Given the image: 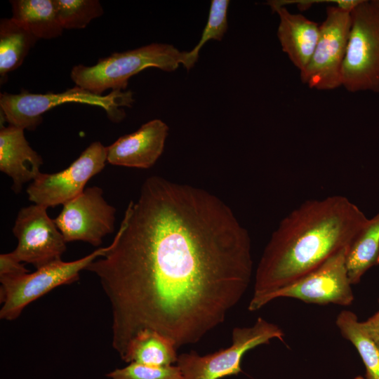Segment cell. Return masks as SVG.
Listing matches in <instances>:
<instances>
[{"label":"cell","mask_w":379,"mask_h":379,"mask_svg":"<svg viewBox=\"0 0 379 379\" xmlns=\"http://www.w3.org/2000/svg\"><path fill=\"white\" fill-rule=\"evenodd\" d=\"M106 253L86 270L99 278L121 358L149 329L178 349L222 324L253 273L247 230L211 192L152 175L128 204Z\"/></svg>","instance_id":"1"},{"label":"cell","mask_w":379,"mask_h":379,"mask_svg":"<svg viewBox=\"0 0 379 379\" xmlns=\"http://www.w3.org/2000/svg\"><path fill=\"white\" fill-rule=\"evenodd\" d=\"M367 220L341 195L305 201L272 233L256 269L251 301L293 283L348 248Z\"/></svg>","instance_id":"2"},{"label":"cell","mask_w":379,"mask_h":379,"mask_svg":"<svg viewBox=\"0 0 379 379\" xmlns=\"http://www.w3.org/2000/svg\"><path fill=\"white\" fill-rule=\"evenodd\" d=\"M181 52L168 44L152 43L135 49L114 53L92 66L75 65L70 78L76 86L102 95L107 90L124 91L129 79L148 67L175 71L185 60Z\"/></svg>","instance_id":"3"},{"label":"cell","mask_w":379,"mask_h":379,"mask_svg":"<svg viewBox=\"0 0 379 379\" xmlns=\"http://www.w3.org/2000/svg\"><path fill=\"white\" fill-rule=\"evenodd\" d=\"M134 102L131 91H112L107 95H96L75 86L62 93H33L22 91L18 94H0L1 112L9 125L24 130H34L43 121V114L52 108L68 102H77L100 107L113 122L121 121L126 117L124 107H131Z\"/></svg>","instance_id":"4"},{"label":"cell","mask_w":379,"mask_h":379,"mask_svg":"<svg viewBox=\"0 0 379 379\" xmlns=\"http://www.w3.org/2000/svg\"><path fill=\"white\" fill-rule=\"evenodd\" d=\"M350 15L342 86L351 93H379V0H361Z\"/></svg>","instance_id":"5"},{"label":"cell","mask_w":379,"mask_h":379,"mask_svg":"<svg viewBox=\"0 0 379 379\" xmlns=\"http://www.w3.org/2000/svg\"><path fill=\"white\" fill-rule=\"evenodd\" d=\"M109 246L100 247L84 258L71 262L62 260L50 263L32 273L7 279H0V318L14 320L30 302L62 284H69L79 279L80 272L96 258L103 256Z\"/></svg>","instance_id":"6"},{"label":"cell","mask_w":379,"mask_h":379,"mask_svg":"<svg viewBox=\"0 0 379 379\" xmlns=\"http://www.w3.org/2000/svg\"><path fill=\"white\" fill-rule=\"evenodd\" d=\"M284 335L277 325L258 317L252 326L233 329L229 347L204 356L193 351L182 353L178 355L176 365L185 379H220L237 375L241 371V359L246 352L274 338L283 340Z\"/></svg>","instance_id":"7"},{"label":"cell","mask_w":379,"mask_h":379,"mask_svg":"<svg viewBox=\"0 0 379 379\" xmlns=\"http://www.w3.org/2000/svg\"><path fill=\"white\" fill-rule=\"evenodd\" d=\"M347 248L340 250L319 267L293 283L257 300L250 301L248 310H258L279 298H295L317 305L334 304L345 307L352 305L354 296L345 265Z\"/></svg>","instance_id":"8"},{"label":"cell","mask_w":379,"mask_h":379,"mask_svg":"<svg viewBox=\"0 0 379 379\" xmlns=\"http://www.w3.org/2000/svg\"><path fill=\"white\" fill-rule=\"evenodd\" d=\"M351 11L328 6L313 55L301 81L310 88L330 91L342 86L341 71L351 28Z\"/></svg>","instance_id":"9"},{"label":"cell","mask_w":379,"mask_h":379,"mask_svg":"<svg viewBox=\"0 0 379 379\" xmlns=\"http://www.w3.org/2000/svg\"><path fill=\"white\" fill-rule=\"evenodd\" d=\"M107 154V147L95 141L63 171L41 173L27 189L29 200L46 208L63 206L81 194L88 181L102 171Z\"/></svg>","instance_id":"10"},{"label":"cell","mask_w":379,"mask_h":379,"mask_svg":"<svg viewBox=\"0 0 379 379\" xmlns=\"http://www.w3.org/2000/svg\"><path fill=\"white\" fill-rule=\"evenodd\" d=\"M116 212L103 197L102 189L93 186L65 204L54 222L66 242L81 241L100 246L114 230Z\"/></svg>","instance_id":"11"},{"label":"cell","mask_w":379,"mask_h":379,"mask_svg":"<svg viewBox=\"0 0 379 379\" xmlns=\"http://www.w3.org/2000/svg\"><path fill=\"white\" fill-rule=\"evenodd\" d=\"M47 208L35 204L22 208L13 227L18 244L11 253L36 269L60 260L66 251L67 242Z\"/></svg>","instance_id":"12"},{"label":"cell","mask_w":379,"mask_h":379,"mask_svg":"<svg viewBox=\"0 0 379 379\" xmlns=\"http://www.w3.org/2000/svg\"><path fill=\"white\" fill-rule=\"evenodd\" d=\"M168 134V126L163 121H149L107 147V161L115 166L149 168L161 155Z\"/></svg>","instance_id":"13"},{"label":"cell","mask_w":379,"mask_h":379,"mask_svg":"<svg viewBox=\"0 0 379 379\" xmlns=\"http://www.w3.org/2000/svg\"><path fill=\"white\" fill-rule=\"evenodd\" d=\"M24 131L12 125L0 130V171L12 179L11 189L15 193L41 173L43 164L42 157L31 147Z\"/></svg>","instance_id":"14"},{"label":"cell","mask_w":379,"mask_h":379,"mask_svg":"<svg viewBox=\"0 0 379 379\" xmlns=\"http://www.w3.org/2000/svg\"><path fill=\"white\" fill-rule=\"evenodd\" d=\"M277 13V37L282 51L300 73L307 66L319 36V25L301 14L291 13L274 1L267 3Z\"/></svg>","instance_id":"15"},{"label":"cell","mask_w":379,"mask_h":379,"mask_svg":"<svg viewBox=\"0 0 379 379\" xmlns=\"http://www.w3.org/2000/svg\"><path fill=\"white\" fill-rule=\"evenodd\" d=\"M11 18L38 39H51L61 36L62 28L55 0L10 1Z\"/></svg>","instance_id":"16"},{"label":"cell","mask_w":379,"mask_h":379,"mask_svg":"<svg viewBox=\"0 0 379 379\" xmlns=\"http://www.w3.org/2000/svg\"><path fill=\"white\" fill-rule=\"evenodd\" d=\"M379 265V212L362 227L348 247L345 265L352 285L371 267Z\"/></svg>","instance_id":"17"},{"label":"cell","mask_w":379,"mask_h":379,"mask_svg":"<svg viewBox=\"0 0 379 379\" xmlns=\"http://www.w3.org/2000/svg\"><path fill=\"white\" fill-rule=\"evenodd\" d=\"M177 350L167 338L157 331L145 329L131 340L121 359L129 364L170 366L177 362Z\"/></svg>","instance_id":"18"},{"label":"cell","mask_w":379,"mask_h":379,"mask_svg":"<svg viewBox=\"0 0 379 379\" xmlns=\"http://www.w3.org/2000/svg\"><path fill=\"white\" fill-rule=\"evenodd\" d=\"M39 39L11 18L0 21V81L4 84L8 73L22 64Z\"/></svg>","instance_id":"19"},{"label":"cell","mask_w":379,"mask_h":379,"mask_svg":"<svg viewBox=\"0 0 379 379\" xmlns=\"http://www.w3.org/2000/svg\"><path fill=\"white\" fill-rule=\"evenodd\" d=\"M335 324L342 336L357 350L365 367L364 379H379V348L368 334L363 321L352 311L343 310Z\"/></svg>","instance_id":"20"},{"label":"cell","mask_w":379,"mask_h":379,"mask_svg":"<svg viewBox=\"0 0 379 379\" xmlns=\"http://www.w3.org/2000/svg\"><path fill=\"white\" fill-rule=\"evenodd\" d=\"M229 0H213L206 25L197 44L190 51H185L182 65L190 70L197 62L202 46L209 40L221 41L228 28L227 11Z\"/></svg>","instance_id":"21"},{"label":"cell","mask_w":379,"mask_h":379,"mask_svg":"<svg viewBox=\"0 0 379 379\" xmlns=\"http://www.w3.org/2000/svg\"><path fill=\"white\" fill-rule=\"evenodd\" d=\"M58 15L65 29L85 28L104 13L98 0H55Z\"/></svg>","instance_id":"22"},{"label":"cell","mask_w":379,"mask_h":379,"mask_svg":"<svg viewBox=\"0 0 379 379\" xmlns=\"http://www.w3.org/2000/svg\"><path fill=\"white\" fill-rule=\"evenodd\" d=\"M107 376L111 379H185L178 365L152 366L136 363L116 368Z\"/></svg>","instance_id":"23"},{"label":"cell","mask_w":379,"mask_h":379,"mask_svg":"<svg viewBox=\"0 0 379 379\" xmlns=\"http://www.w3.org/2000/svg\"><path fill=\"white\" fill-rule=\"evenodd\" d=\"M28 272L11 253L0 255V279L13 278Z\"/></svg>","instance_id":"24"},{"label":"cell","mask_w":379,"mask_h":379,"mask_svg":"<svg viewBox=\"0 0 379 379\" xmlns=\"http://www.w3.org/2000/svg\"><path fill=\"white\" fill-rule=\"evenodd\" d=\"M363 324L368 334L379 348V310Z\"/></svg>","instance_id":"25"},{"label":"cell","mask_w":379,"mask_h":379,"mask_svg":"<svg viewBox=\"0 0 379 379\" xmlns=\"http://www.w3.org/2000/svg\"><path fill=\"white\" fill-rule=\"evenodd\" d=\"M378 303H379V298H378Z\"/></svg>","instance_id":"26"}]
</instances>
